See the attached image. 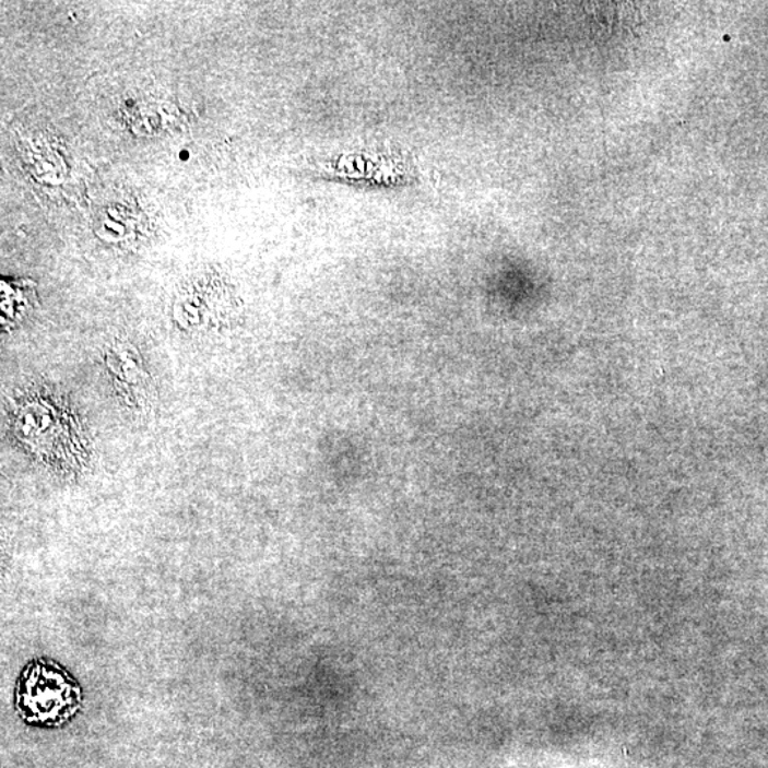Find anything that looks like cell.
<instances>
[{
	"mask_svg": "<svg viewBox=\"0 0 768 768\" xmlns=\"http://www.w3.org/2000/svg\"><path fill=\"white\" fill-rule=\"evenodd\" d=\"M82 704L78 681L54 661L35 659L17 677L16 711L26 723L58 728L72 720Z\"/></svg>",
	"mask_w": 768,
	"mask_h": 768,
	"instance_id": "1",
	"label": "cell"
},
{
	"mask_svg": "<svg viewBox=\"0 0 768 768\" xmlns=\"http://www.w3.org/2000/svg\"><path fill=\"white\" fill-rule=\"evenodd\" d=\"M106 363L119 381L122 392L131 393L134 400L140 399L137 393H145L149 376L134 347H111L110 353H107Z\"/></svg>",
	"mask_w": 768,
	"mask_h": 768,
	"instance_id": "2",
	"label": "cell"
}]
</instances>
